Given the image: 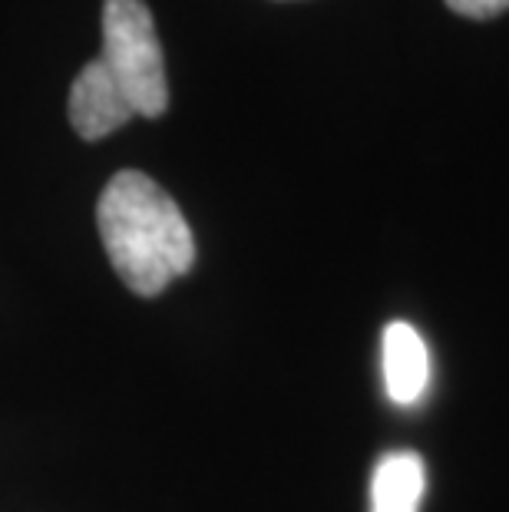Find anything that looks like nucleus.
Masks as SVG:
<instances>
[{
	"instance_id": "nucleus-3",
	"label": "nucleus",
	"mask_w": 509,
	"mask_h": 512,
	"mask_svg": "<svg viewBox=\"0 0 509 512\" xmlns=\"http://www.w3.org/2000/svg\"><path fill=\"white\" fill-rule=\"evenodd\" d=\"M67 116L70 126L77 129V136H83L86 143H96V139L126 126L136 113L123 96V90L116 86L113 73L106 70V63L90 60L70 86Z\"/></svg>"
},
{
	"instance_id": "nucleus-5",
	"label": "nucleus",
	"mask_w": 509,
	"mask_h": 512,
	"mask_svg": "<svg viewBox=\"0 0 509 512\" xmlns=\"http://www.w3.org/2000/svg\"><path fill=\"white\" fill-rule=\"evenodd\" d=\"M427 489V470L417 453H387L371 479V512H417Z\"/></svg>"
},
{
	"instance_id": "nucleus-4",
	"label": "nucleus",
	"mask_w": 509,
	"mask_h": 512,
	"mask_svg": "<svg viewBox=\"0 0 509 512\" xmlns=\"http://www.w3.org/2000/svg\"><path fill=\"white\" fill-rule=\"evenodd\" d=\"M384 384L387 397L400 403V407L417 403L430 384L427 344L407 321L387 324L384 331Z\"/></svg>"
},
{
	"instance_id": "nucleus-2",
	"label": "nucleus",
	"mask_w": 509,
	"mask_h": 512,
	"mask_svg": "<svg viewBox=\"0 0 509 512\" xmlns=\"http://www.w3.org/2000/svg\"><path fill=\"white\" fill-rule=\"evenodd\" d=\"M136 116L159 119L169 106V83L153 14L146 0H103V57Z\"/></svg>"
},
{
	"instance_id": "nucleus-1",
	"label": "nucleus",
	"mask_w": 509,
	"mask_h": 512,
	"mask_svg": "<svg viewBox=\"0 0 509 512\" xmlns=\"http://www.w3.org/2000/svg\"><path fill=\"white\" fill-rule=\"evenodd\" d=\"M96 228L119 281L139 298H156L196 265V238L186 215L162 185L136 169L106 182L96 202Z\"/></svg>"
},
{
	"instance_id": "nucleus-6",
	"label": "nucleus",
	"mask_w": 509,
	"mask_h": 512,
	"mask_svg": "<svg viewBox=\"0 0 509 512\" xmlns=\"http://www.w3.org/2000/svg\"><path fill=\"white\" fill-rule=\"evenodd\" d=\"M453 14L470 17V20H490L496 14L509 10V0H447Z\"/></svg>"
}]
</instances>
